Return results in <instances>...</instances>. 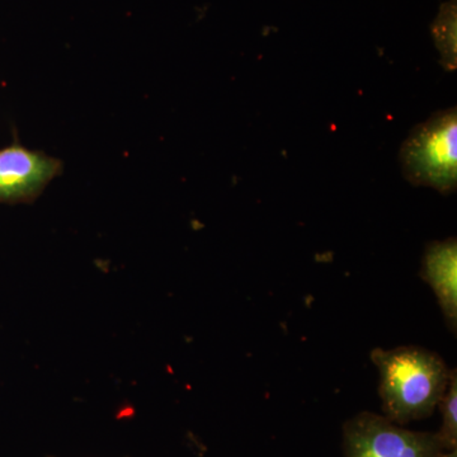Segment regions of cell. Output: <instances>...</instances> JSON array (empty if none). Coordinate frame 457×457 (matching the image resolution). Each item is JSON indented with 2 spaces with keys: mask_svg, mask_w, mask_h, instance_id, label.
<instances>
[{
  "mask_svg": "<svg viewBox=\"0 0 457 457\" xmlns=\"http://www.w3.org/2000/svg\"><path fill=\"white\" fill-rule=\"evenodd\" d=\"M442 414L440 431L436 432L444 451L457 450V375L451 371V378L446 393L438 404Z\"/></svg>",
  "mask_w": 457,
  "mask_h": 457,
  "instance_id": "obj_7",
  "label": "cell"
},
{
  "mask_svg": "<svg viewBox=\"0 0 457 457\" xmlns=\"http://www.w3.org/2000/svg\"><path fill=\"white\" fill-rule=\"evenodd\" d=\"M62 162L18 141L0 150V204H31L62 173Z\"/></svg>",
  "mask_w": 457,
  "mask_h": 457,
  "instance_id": "obj_4",
  "label": "cell"
},
{
  "mask_svg": "<svg viewBox=\"0 0 457 457\" xmlns=\"http://www.w3.org/2000/svg\"><path fill=\"white\" fill-rule=\"evenodd\" d=\"M431 35L436 49L440 54L445 71L457 68V0H447L441 4L431 25Z\"/></svg>",
  "mask_w": 457,
  "mask_h": 457,
  "instance_id": "obj_6",
  "label": "cell"
},
{
  "mask_svg": "<svg viewBox=\"0 0 457 457\" xmlns=\"http://www.w3.org/2000/svg\"><path fill=\"white\" fill-rule=\"evenodd\" d=\"M420 278L431 286L447 326L457 328V242L456 237L432 242L426 246Z\"/></svg>",
  "mask_w": 457,
  "mask_h": 457,
  "instance_id": "obj_5",
  "label": "cell"
},
{
  "mask_svg": "<svg viewBox=\"0 0 457 457\" xmlns=\"http://www.w3.org/2000/svg\"><path fill=\"white\" fill-rule=\"evenodd\" d=\"M370 357L380 374L378 395L384 417L405 426L435 413L453 371L440 354L403 345L393 350L375 348Z\"/></svg>",
  "mask_w": 457,
  "mask_h": 457,
  "instance_id": "obj_1",
  "label": "cell"
},
{
  "mask_svg": "<svg viewBox=\"0 0 457 457\" xmlns=\"http://www.w3.org/2000/svg\"><path fill=\"white\" fill-rule=\"evenodd\" d=\"M345 457H441L437 435L396 425L386 417L362 411L343 425Z\"/></svg>",
  "mask_w": 457,
  "mask_h": 457,
  "instance_id": "obj_3",
  "label": "cell"
},
{
  "mask_svg": "<svg viewBox=\"0 0 457 457\" xmlns=\"http://www.w3.org/2000/svg\"><path fill=\"white\" fill-rule=\"evenodd\" d=\"M400 165L411 185L431 187L442 195L455 194L456 107L438 111L411 131L400 149Z\"/></svg>",
  "mask_w": 457,
  "mask_h": 457,
  "instance_id": "obj_2",
  "label": "cell"
},
{
  "mask_svg": "<svg viewBox=\"0 0 457 457\" xmlns=\"http://www.w3.org/2000/svg\"><path fill=\"white\" fill-rule=\"evenodd\" d=\"M441 457H457V450L444 451Z\"/></svg>",
  "mask_w": 457,
  "mask_h": 457,
  "instance_id": "obj_8",
  "label": "cell"
}]
</instances>
